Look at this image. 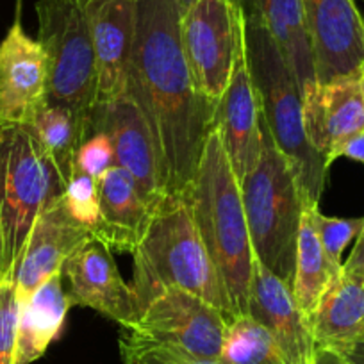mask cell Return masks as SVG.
I'll list each match as a JSON object with an SVG mask.
<instances>
[{"mask_svg": "<svg viewBox=\"0 0 364 364\" xmlns=\"http://www.w3.org/2000/svg\"><path fill=\"white\" fill-rule=\"evenodd\" d=\"M182 11L177 0H136L127 87L149 124L166 195H181L191 186L215 117L182 50Z\"/></svg>", "mask_w": 364, "mask_h": 364, "instance_id": "cell-1", "label": "cell"}, {"mask_svg": "<svg viewBox=\"0 0 364 364\" xmlns=\"http://www.w3.org/2000/svg\"><path fill=\"white\" fill-rule=\"evenodd\" d=\"M184 193L195 225L225 286L234 316L248 314L254 250L240 181L216 127H211L205 138L197 173Z\"/></svg>", "mask_w": 364, "mask_h": 364, "instance_id": "cell-2", "label": "cell"}, {"mask_svg": "<svg viewBox=\"0 0 364 364\" xmlns=\"http://www.w3.org/2000/svg\"><path fill=\"white\" fill-rule=\"evenodd\" d=\"M132 257V289L139 311L161 289L173 286L204 299L229 321L236 318L222 277L195 225L186 193L161 198Z\"/></svg>", "mask_w": 364, "mask_h": 364, "instance_id": "cell-3", "label": "cell"}, {"mask_svg": "<svg viewBox=\"0 0 364 364\" xmlns=\"http://www.w3.org/2000/svg\"><path fill=\"white\" fill-rule=\"evenodd\" d=\"M243 20L247 61L261 100L262 122L291 163L306 205H318L328 168L307 139L299 80L268 31L261 23Z\"/></svg>", "mask_w": 364, "mask_h": 364, "instance_id": "cell-4", "label": "cell"}, {"mask_svg": "<svg viewBox=\"0 0 364 364\" xmlns=\"http://www.w3.org/2000/svg\"><path fill=\"white\" fill-rule=\"evenodd\" d=\"M261 159L240 182L245 216L255 259L282 281L293 284L296 264L302 191L288 157L262 122Z\"/></svg>", "mask_w": 364, "mask_h": 364, "instance_id": "cell-5", "label": "cell"}, {"mask_svg": "<svg viewBox=\"0 0 364 364\" xmlns=\"http://www.w3.org/2000/svg\"><path fill=\"white\" fill-rule=\"evenodd\" d=\"M66 191V181L36 136L23 124L0 127L2 273L11 281L38 216Z\"/></svg>", "mask_w": 364, "mask_h": 364, "instance_id": "cell-6", "label": "cell"}, {"mask_svg": "<svg viewBox=\"0 0 364 364\" xmlns=\"http://www.w3.org/2000/svg\"><path fill=\"white\" fill-rule=\"evenodd\" d=\"M36 15L38 41L47 58V99L68 106L90 138L99 97L86 4L80 0H38Z\"/></svg>", "mask_w": 364, "mask_h": 364, "instance_id": "cell-7", "label": "cell"}, {"mask_svg": "<svg viewBox=\"0 0 364 364\" xmlns=\"http://www.w3.org/2000/svg\"><path fill=\"white\" fill-rule=\"evenodd\" d=\"M229 320L200 296L164 288L129 323L120 325L124 364L152 348H171L202 359H220Z\"/></svg>", "mask_w": 364, "mask_h": 364, "instance_id": "cell-8", "label": "cell"}, {"mask_svg": "<svg viewBox=\"0 0 364 364\" xmlns=\"http://www.w3.org/2000/svg\"><path fill=\"white\" fill-rule=\"evenodd\" d=\"M182 50L200 95L216 109L237 54L245 45V20L237 0H195L182 11Z\"/></svg>", "mask_w": 364, "mask_h": 364, "instance_id": "cell-9", "label": "cell"}, {"mask_svg": "<svg viewBox=\"0 0 364 364\" xmlns=\"http://www.w3.org/2000/svg\"><path fill=\"white\" fill-rule=\"evenodd\" d=\"M106 132L113 143L114 164L124 168L149 205L156 209L164 197L159 157L149 124L134 99L124 95L111 102H99L91 118V136Z\"/></svg>", "mask_w": 364, "mask_h": 364, "instance_id": "cell-10", "label": "cell"}, {"mask_svg": "<svg viewBox=\"0 0 364 364\" xmlns=\"http://www.w3.org/2000/svg\"><path fill=\"white\" fill-rule=\"evenodd\" d=\"M316 82L360 72L364 18L355 0H302Z\"/></svg>", "mask_w": 364, "mask_h": 364, "instance_id": "cell-11", "label": "cell"}, {"mask_svg": "<svg viewBox=\"0 0 364 364\" xmlns=\"http://www.w3.org/2000/svg\"><path fill=\"white\" fill-rule=\"evenodd\" d=\"M304 127L313 149L331 168L341 146L364 131L363 72L316 82L304 93Z\"/></svg>", "mask_w": 364, "mask_h": 364, "instance_id": "cell-12", "label": "cell"}, {"mask_svg": "<svg viewBox=\"0 0 364 364\" xmlns=\"http://www.w3.org/2000/svg\"><path fill=\"white\" fill-rule=\"evenodd\" d=\"M63 279L68 281L70 304L90 307L102 316L125 325L139 313L138 299L118 272L113 250L95 237L70 255L61 266Z\"/></svg>", "mask_w": 364, "mask_h": 364, "instance_id": "cell-13", "label": "cell"}, {"mask_svg": "<svg viewBox=\"0 0 364 364\" xmlns=\"http://www.w3.org/2000/svg\"><path fill=\"white\" fill-rule=\"evenodd\" d=\"M95 237L97 234L90 227L73 218L65 195L48 205L34 222L11 279L16 286L18 302H26L50 275L61 272L63 262L70 255Z\"/></svg>", "mask_w": 364, "mask_h": 364, "instance_id": "cell-14", "label": "cell"}, {"mask_svg": "<svg viewBox=\"0 0 364 364\" xmlns=\"http://www.w3.org/2000/svg\"><path fill=\"white\" fill-rule=\"evenodd\" d=\"M248 316L272 334L288 364L316 363L311 321L293 295L291 286L269 272L254 255Z\"/></svg>", "mask_w": 364, "mask_h": 364, "instance_id": "cell-15", "label": "cell"}, {"mask_svg": "<svg viewBox=\"0 0 364 364\" xmlns=\"http://www.w3.org/2000/svg\"><path fill=\"white\" fill-rule=\"evenodd\" d=\"M87 22L97 59V97L127 95L136 40V0H87Z\"/></svg>", "mask_w": 364, "mask_h": 364, "instance_id": "cell-16", "label": "cell"}, {"mask_svg": "<svg viewBox=\"0 0 364 364\" xmlns=\"http://www.w3.org/2000/svg\"><path fill=\"white\" fill-rule=\"evenodd\" d=\"M213 127L220 131L234 173L241 182L259 163L262 150L261 100L252 80L245 45L234 63L229 86L215 109Z\"/></svg>", "mask_w": 364, "mask_h": 364, "instance_id": "cell-17", "label": "cell"}, {"mask_svg": "<svg viewBox=\"0 0 364 364\" xmlns=\"http://www.w3.org/2000/svg\"><path fill=\"white\" fill-rule=\"evenodd\" d=\"M47 99V58L20 18L0 41V127L27 124Z\"/></svg>", "mask_w": 364, "mask_h": 364, "instance_id": "cell-18", "label": "cell"}, {"mask_svg": "<svg viewBox=\"0 0 364 364\" xmlns=\"http://www.w3.org/2000/svg\"><path fill=\"white\" fill-rule=\"evenodd\" d=\"M100 229L97 237L111 250L132 252L138 248L154 208L139 193L134 178L120 166H111L99 178Z\"/></svg>", "mask_w": 364, "mask_h": 364, "instance_id": "cell-19", "label": "cell"}, {"mask_svg": "<svg viewBox=\"0 0 364 364\" xmlns=\"http://www.w3.org/2000/svg\"><path fill=\"white\" fill-rule=\"evenodd\" d=\"M243 18L264 27L295 73L302 97L316 84L302 0H237Z\"/></svg>", "mask_w": 364, "mask_h": 364, "instance_id": "cell-20", "label": "cell"}, {"mask_svg": "<svg viewBox=\"0 0 364 364\" xmlns=\"http://www.w3.org/2000/svg\"><path fill=\"white\" fill-rule=\"evenodd\" d=\"M316 348L345 350L364 334V282L345 272L331 282L311 314Z\"/></svg>", "mask_w": 364, "mask_h": 364, "instance_id": "cell-21", "label": "cell"}, {"mask_svg": "<svg viewBox=\"0 0 364 364\" xmlns=\"http://www.w3.org/2000/svg\"><path fill=\"white\" fill-rule=\"evenodd\" d=\"M70 304L61 272L54 273L26 302L20 304L16 364H33L65 328Z\"/></svg>", "mask_w": 364, "mask_h": 364, "instance_id": "cell-22", "label": "cell"}, {"mask_svg": "<svg viewBox=\"0 0 364 364\" xmlns=\"http://www.w3.org/2000/svg\"><path fill=\"white\" fill-rule=\"evenodd\" d=\"M318 205L304 208L302 220H300L299 245H296V264L295 279H293V295L302 307L307 318L316 309L321 295L331 286L334 279H338L343 269H336L328 261L325 248L321 245L320 236L314 222V209Z\"/></svg>", "mask_w": 364, "mask_h": 364, "instance_id": "cell-23", "label": "cell"}, {"mask_svg": "<svg viewBox=\"0 0 364 364\" xmlns=\"http://www.w3.org/2000/svg\"><path fill=\"white\" fill-rule=\"evenodd\" d=\"M23 125H27L36 136L68 184L72 171L75 170L77 152L87 139L86 131L75 113L65 104L45 99Z\"/></svg>", "mask_w": 364, "mask_h": 364, "instance_id": "cell-24", "label": "cell"}, {"mask_svg": "<svg viewBox=\"0 0 364 364\" xmlns=\"http://www.w3.org/2000/svg\"><path fill=\"white\" fill-rule=\"evenodd\" d=\"M220 359L225 364H288L272 334L248 314L229 321Z\"/></svg>", "mask_w": 364, "mask_h": 364, "instance_id": "cell-25", "label": "cell"}, {"mask_svg": "<svg viewBox=\"0 0 364 364\" xmlns=\"http://www.w3.org/2000/svg\"><path fill=\"white\" fill-rule=\"evenodd\" d=\"M65 200L68 211L73 218L82 225L90 227L93 232L100 229V198H99V181L90 177L80 170H73L68 184H66Z\"/></svg>", "mask_w": 364, "mask_h": 364, "instance_id": "cell-26", "label": "cell"}, {"mask_svg": "<svg viewBox=\"0 0 364 364\" xmlns=\"http://www.w3.org/2000/svg\"><path fill=\"white\" fill-rule=\"evenodd\" d=\"M314 222H316L318 236H320L328 261L336 269H343V250L350 241L359 236L364 216L363 218H336V216H325L323 213H320V208H316Z\"/></svg>", "mask_w": 364, "mask_h": 364, "instance_id": "cell-27", "label": "cell"}, {"mask_svg": "<svg viewBox=\"0 0 364 364\" xmlns=\"http://www.w3.org/2000/svg\"><path fill=\"white\" fill-rule=\"evenodd\" d=\"M20 302L13 281L0 284V364H16Z\"/></svg>", "mask_w": 364, "mask_h": 364, "instance_id": "cell-28", "label": "cell"}, {"mask_svg": "<svg viewBox=\"0 0 364 364\" xmlns=\"http://www.w3.org/2000/svg\"><path fill=\"white\" fill-rule=\"evenodd\" d=\"M111 166H114V150L106 132H95L80 145L75 157V168L99 181Z\"/></svg>", "mask_w": 364, "mask_h": 364, "instance_id": "cell-29", "label": "cell"}, {"mask_svg": "<svg viewBox=\"0 0 364 364\" xmlns=\"http://www.w3.org/2000/svg\"><path fill=\"white\" fill-rule=\"evenodd\" d=\"M129 364H225L222 359H202L171 348H152Z\"/></svg>", "mask_w": 364, "mask_h": 364, "instance_id": "cell-30", "label": "cell"}, {"mask_svg": "<svg viewBox=\"0 0 364 364\" xmlns=\"http://www.w3.org/2000/svg\"><path fill=\"white\" fill-rule=\"evenodd\" d=\"M343 272L350 277L364 282V223L359 236L355 237V247H353L352 254L346 259V262H343Z\"/></svg>", "mask_w": 364, "mask_h": 364, "instance_id": "cell-31", "label": "cell"}, {"mask_svg": "<svg viewBox=\"0 0 364 364\" xmlns=\"http://www.w3.org/2000/svg\"><path fill=\"white\" fill-rule=\"evenodd\" d=\"M339 157H348V159L359 161L364 164V131L350 138L339 150Z\"/></svg>", "mask_w": 364, "mask_h": 364, "instance_id": "cell-32", "label": "cell"}, {"mask_svg": "<svg viewBox=\"0 0 364 364\" xmlns=\"http://www.w3.org/2000/svg\"><path fill=\"white\" fill-rule=\"evenodd\" d=\"M314 364H352L343 353L332 348H316V363Z\"/></svg>", "mask_w": 364, "mask_h": 364, "instance_id": "cell-33", "label": "cell"}, {"mask_svg": "<svg viewBox=\"0 0 364 364\" xmlns=\"http://www.w3.org/2000/svg\"><path fill=\"white\" fill-rule=\"evenodd\" d=\"M339 353H343L352 364H364V334Z\"/></svg>", "mask_w": 364, "mask_h": 364, "instance_id": "cell-34", "label": "cell"}, {"mask_svg": "<svg viewBox=\"0 0 364 364\" xmlns=\"http://www.w3.org/2000/svg\"><path fill=\"white\" fill-rule=\"evenodd\" d=\"M2 259H4V237H2V223H0V284L4 282V273H2Z\"/></svg>", "mask_w": 364, "mask_h": 364, "instance_id": "cell-35", "label": "cell"}, {"mask_svg": "<svg viewBox=\"0 0 364 364\" xmlns=\"http://www.w3.org/2000/svg\"><path fill=\"white\" fill-rule=\"evenodd\" d=\"M177 2L182 6V8H188V6H190L191 2H195V0H177Z\"/></svg>", "mask_w": 364, "mask_h": 364, "instance_id": "cell-36", "label": "cell"}, {"mask_svg": "<svg viewBox=\"0 0 364 364\" xmlns=\"http://www.w3.org/2000/svg\"><path fill=\"white\" fill-rule=\"evenodd\" d=\"M20 4H22V0H16V18H20Z\"/></svg>", "mask_w": 364, "mask_h": 364, "instance_id": "cell-37", "label": "cell"}, {"mask_svg": "<svg viewBox=\"0 0 364 364\" xmlns=\"http://www.w3.org/2000/svg\"><path fill=\"white\" fill-rule=\"evenodd\" d=\"M360 72H363V77H364V65L360 66Z\"/></svg>", "mask_w": 364, "mask_h": 364, "instance_id": "cell-38", "label": "cell"}, {"mask_svg": "<svg viewBox=\"0 0 364 364\" xmlns=\"http://www.w3.org/2000/svg\"><path fill=\"white\" fill-rule=\"evenodd\" d=\"M80 2H84V4H86V2H87V0H80Z\"/></svg>", "mask_w": 364, "mask_h": 364, "instance_id": "cell-39", "label": "cell"}]
</instances>
